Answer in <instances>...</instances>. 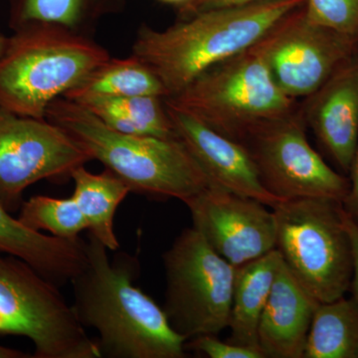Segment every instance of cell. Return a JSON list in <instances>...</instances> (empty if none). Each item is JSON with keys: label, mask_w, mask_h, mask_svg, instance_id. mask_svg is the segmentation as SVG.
Segmentation results:
<instances>
[{"label": "cell", "mask_w": 358, "mask_h": 358, "mask_svg": "<svg viewBox=\"0 0 358 358\" xmlns=\"http://www.w3.org/2000/svg\"><path fill=\"white\" fill-rule=\"evenodd\" d=\"M107 247L88 235V262L72 280L78 320L98 333L103 358H185L186 339L169 324L164 308L136 287L138 260L120 253L110 261Z\"/></svg>", "instance_id": "1"}, {"label": "cell", "mask_w": 358, "mask_h": 358, "mask_svg": "<svg viewBox=\"0 0 358 358\" xmlns=\"http://www.w3.org/2000/svg\"><path fill=\"white\" fill-rule=\"evenodd\" d=\"M306 1L261 0L205 11L162 31L141 27L133 56L159 78L169 98L212 66L258 43Z\"/></svg>", "instance_id": "2"}, {"label": "cell", "mask_w": 358, "mask_h": 358, "mask_svg": "<svg viewBox=\"0 0 358 358\" xmlns=\"http://www.w3.org/2000/svg\"><path fill=\"white\" fill-rule=\"evenodd\" d=\"M45 119L56 124L129 186L131 192L183 203L212 186L180 138L120 133L64 96L49 105Z\"/></svg>", "instance_id": "3"}, {"label": "cell", "mask_w": 358, "mask_h": 358, "mask_svg": "<svg viewBox=\"0 0 358 358\" xmlns=\"http://www.w3.org/2000/svg\"><path fill=\"white\" fill-rule=\"evenodd\" d=\"M110 56L88 36L60 26L14 30L0 55V109L45 119L49 105Z\"/></svg>", "instance_id": "4"}, {"label": "cell", "mask_w": 358, "mask_h": 358, "mask_svg": "<svg viewBox=\"0 0 358 358\" xmlns=\"http://www.w3.org/2000/svg\"><path fill=\"white\" fill-rule=\"evenodd\" d=\"M164 101L236 141L259 122L293 112L294 103L275 84L262 40L212 66Z\"/></svg>", "instance_id": "5"}, {"label": "cell", "mask_w": 358, "mask_h": 358, "mask_svg": "<svg viewBox=\"0 0 358 358\" xmlns=\"http://www.w3.org/2000/svg\"><path fill=\"white\" fill-rule=\"evenodd\" d=\"M341 202L284 200L273 207L275 249L294 277L320 303L345 296L352 278V248Z\"/></svg>", "instance_id": "6"}, {"label": "cell", "mask_w": 358, "mask_h": 358, "mask_svg": "<svg viewBox=\"0 0 358 358\" xmlns=\"http://www.w3.org/2000/svg\"><path fill=\"white\" fill-rule=\"evenodd\" d=\"M0 336L30 339L33 358H102L60 287L25 261L1 253Z\"/></svg>", "instance_id": "7"}, {"label": "cell", "mask_w": 358, "mask_h": 358, "mask_svg": "<svg viewBox=\"0 0 358 358\" xmlns=\"http://www.w3.org/2000/svg\"><path fill=\"white\" fill-rule=\"evenodd\" d=\"M164 308L186 339L217 336L229 324L236 267L218 255L194 228H186L162 255Z\"/></svg>", "instance_id": "8"}, {"label": "cell", "mask_w": 358, "mask_h": 358, "mask_svg": "<svg viewBox=\"0 0 358 358\" xmlns=\"http://www.w3.org/2000/svg\"><path fill=\"white\" fill-rule=\"evenodd\" d=\"M238 143L253 160L264 187L281 201L324 199L343 203L350 192V181L308 143L305 119L294 110L259 122Z\"/></svg>", "instance_id": "9"}, {"label": "cell", "mask_w": 358, "mask_h": 358, "mask_svg": "<svg viewBox=\"0 0 358 358\" xmlns=\"http://www.w3.org/2000/svg\"><path fill=\"white\" fill-rule=\"evenodd\" d=\"M91 157L63 129L46 119L0 109V204L20 209L23 192L43 179L69 176Z\"/></svg>", "instance_id": "10"}, {"label": "cell", "mask_w": 358, "mask_h": 358, "mask_svg": "<svg viewBox=\"0 0 358 358\" xmlns=\"http://www.w3.org/2000/svg\"><path fill=\"white\" fill-rule=\"evenodd\" d=\"M275 84L292 99L310 96L353 62L358 40L308 20L305 6L262 39Z\"/></svg>", "instance_id": "11"}, {"label": "cell", "mask_w": 358, "mask_h": 358, "mask_svg": "<svg viewBox=\"0 0 358 358\" xmlns=\"http://www.w3.org/2000/svg\"><path fill=\"white\" fill-rule=\"evenodd\" d=\"M192 227L234 267L275 249L274 211L259 200L212 185L186 200Z\"/></svg>", "instance_id": "12"}, {"label": "cell", "mask_w": 358, "mask_h": 358, "mask_svg": "<svg viewBox=\"0 0 358 358\" xmlns=\"http://www.w3.org/2000/svg\"><path fill=\"white\" fill-rule=\"evenodd\" d=\"M166 107L178 138L185 143L212 185L259 200L270 208L281 201L264 187L253 160L241 143L178 108L166 103Z\"/></svg>", "instance_id": "13"}, {"label": "cell", "mask_w": 358, "mask_h": 358, "mask_svg": "<svg viewBox=\"0 0 358 358\" xmlns=\"http://www.w3.org/2000/svg\"><path fill=\"white\" fill-rule=\"evenodd\" d=\"M319 305L282 259L259 324V346L264 357L303 358Z\"/></svg>", "instance_id": "14"}, {"label": "cell", "mask_w": 358, "mask_h": 358, "mask_svg": "<svg viewBox=\"0 0 358 358\" xmlns=\"http://www.w3.org/2000/svg\"><path fill=\"white\" fill-rule=\"evenodd\" d=\"M307 120L322 145L345 171L358 143V63L339 70L308 96Z\"/></svg>", "instance_id": "15"}, {"label": "cell", "mask_w": 358, "mask_h": 358, "mask_svg": "<svg viewBox=\"0 0 358 358\" xmlns=\"http://www.w3.org/2000/svg\"><path fill=\"white\" fill-rule=\"evenodd\" d=\"M87 248L88 241L80 237L64 239L29 229L0 204V253L25 261L60 288L86 267Z\"/></svg>", "instance_id": "16"}, {"label": "cell", "mask_w": 358, "mask_h": 358, "mask_svg": "<svg viewBox=\"0 0 358 358\" xmlns=\"http://www.w3.org/2000/svg\"><path fill=\"white\" fill-rule=\"evenodd\" d=\"M281 261L279 251L274 249L236 267L228 324L230 343L261 352L259 324Z\"/></svg>", "instance_id": "17"}, {"label": "cell", "mask_w": 358, "mask_h": 358, "mask_svg": "<svg viewBox=\"0 0 358 358\" xmlns=\"http://www.w3.org/2000/svg\"><path fill=\"white\" fill-rule=\"evenodd\" d=\"M74 180L72 196L87 222L89 234L93 235L109 251H117L120 243L114 231L115 211L131 189L112 171L94 174L81 166L70 174Z\"/></svg>", "instance_id": "18"}, {"label": "cell", "mask_w": 358, "mask_h": 358, "mask_svg": "<svg viewBox=\"0 0 358 358\" xmlns=\"http://www.w3.org/2000/svg\"><path fill=\"white\" fill-rule=\"evenodd\" d=\"M303 358H358V303L345 296L320 303Z\"/></svg>", "instance_id": "19"}, {"label": "cell", "mask_w": 358, "mask_h": 358, "mask_svg": "<svg viewBox=\"0 0 358 358\" xmlns=\"http://www.w3.org/2000/svg\"><path fill=\"white\" fill-rule=\"evenodd\" d=\"M134 96L166 99L167 93L159 78L131 55L124 59L110 58L63 96L74 101L83 96Z\"/></svg>", "instance_id": "20"}, {"label": "cell", "mask_w": 358, "mask_h": 358, "mask_svg": "<svg viewBox=\"0 0 358 358\" xmlns=\"http://www.w3.org/2000/svg\"><path fill=\"white\" fill-rule=\"evenodd\" d=\"M73 102L80 103L94 114L110 113L120 115L134 124L143 136L178 138L162 96H83Z\"/></svg>", "instance_id": "21"}, {"label": "cell", "mask_w": 358, "mask_h": 358, "mask_svg": "<svg viewBox=\"0 0 358 358\" xmlns=\"http://www.w3.org/2000/svg\"><path fill=\"white\" fill-rule=\"evenodd\" d=\"M18 219L23 225L37 232L47 231L52 236L74 239L87 230V222L76 200L36 195L23 201Z\"/></svg>", "instance_id": "22"}, {"label": "cell", "mask_w": 358, "mask_h": 358, "mask_svg": "<svg viewBox=\"0 0 358 358\" xmlns=\"http://www.w3.org/2000/svg\"><path fill=\"white\" fill-rule=\"evenodd\" d=\"M85 3L86 0H15L11 28L50 24L83 34L81 29L88 18Z\"/></svg>", "instance_id": "23"}, {"label": "cell", "mask_w": 358, "mask_h": 358, "mask_svg": "<svg viewBox=\"0 0 358 358\" xmlns=\"http://www.w3.org/2000/svg\"><path fill=\"white\" fill-rule=\"evenodd\" d=\"M308 20L358 40V0H307Z\"/></svg>", "instance_id": "24"}, {"label": "cell", "mask_w": 358, "mask_h": 358, "mask_svg": "<svg viewBox=\"0 0 358 358\" xmlns=\"http://www.w3.org/2000/svg\"><path fill=\"white\" fill-rule=\"evenodd\" d=\"M186 350L203 353L210 358H265L263 353L251 348L219 341L216 336H201L186 341Z\"/></svg>", "instance_id": "25"}, {"label": "cell", "mask_w": 358, "mask_h": 358, "mask_svg": "<svg viewBox=\"0 0 358 358\" xmlns=\"http://www.w3.org/2000/svg\"><path fill=\"white\" fill-rule=\"evenodd\" d=\"M258 1L261 0H188L183 4L182 15L185 20L205 11L246 6Z\"/></svg>", "instance_id": "26"}, {"label": "cell", "mask_w": 358, "mask_h": 358, "mask_svg": "<svg viewBox=\"0 0 358 358\" xmlns=\"http://www.w3.org/2000/svg\"><path fill=\"white\" fill-rule=\"evenodd\" d=\"M343 217H345V227L350 235L352 248L353 268L350 289H352V298L358 303V222L346 212L345 209Z\"/></svg>", "instance_id": "27"}, {"label": "cell", "mask_w": 358, "mask_h": 358, "mask_svg": "<svg viewBox=\"0 0 358 358\" xmlns=\"http://www.w3.org/2000/svg\"><path fill=\"white\" fill-rule=\"evenodd\" d=\"M350 171V192L343 203L346 205V212L358 222V143Z\"/></svg>", "instance_id": "28"}, {"label": "cell", "mask_w": 358, "mask_h": 358, "mask_svg": "<svg viewBox=\"0 0 358 358\" xmlns=\"http://www.w3.org/2000/svg\"><path fill=\"white\" fill-rule=\"evenodd\" d=\"M32 355H28L20 350H13V348H6L0 345V358H30Z\"/></svg>", "instance_id": "29"}, {"label": "cell", "mask_w": 358, "mask_h": 358, "mask_svg": "<svg viewBox=\"0 0 358 358\" xmlns=\"http://www.w3.org/2000/svg\"><path fill=\"white\" fill-rule=\"evenodd\" d=\"M7 37L4 36L2 33H0V55H1L2 51H3L4 46H6Z\"/></svg>", "instance_id": "30"}, {"label": "cell", "mask_w": 358, "mask_h": 358, "mask_svg": "<svg viewBox=\"0 0 358 358\" xmlns=\"http://www.w3.org/2000/svg\"><path fill=\"white\" fill-rule=\"evenodd\" d=\"M164 2H169V3H180L185 4L188 0H162Z\"/></svg>", "instance_id": "31"}]
</instances>
